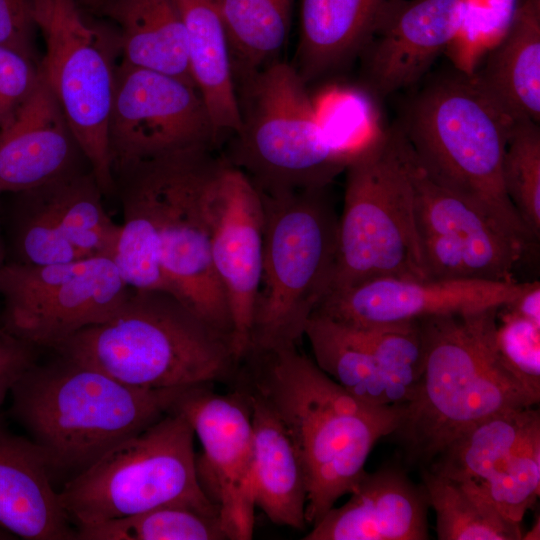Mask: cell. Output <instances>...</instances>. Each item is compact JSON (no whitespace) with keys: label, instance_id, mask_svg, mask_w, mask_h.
Listing matches in <instances>:
<instances>
[{"label":"cell","instance_id":"6da1fadb","mask_svg":"<svg viewBox=\"0 0 540 540\" xmlns=\"http://www.w3.org/2000/svg\"><path fill=\"white\" fill-rule=\"evenodd\" d=\"M249 389L278 417L305 469L307 524L317 523L364 475L369 454L398 427L402 406L363 402L288 345L248 354Z\"/></svg>","mask_w":540,"mask_h":540},{"label":"cell","instance_id":"7a4b0ae2","mask_svg":"<svg viewBox=\"0 0 540 540\" xmlns=\"http://www.w3.org/2000/svg\"><path fill=\"white\" fill-rule=\"evenodd\" d=\"M500 309L418 320L423 369L392 433L408 465L425 468L479 422L539 404L540 395L523 383L499 350Z\"/></svg>","mask_w":540,"mask_h":540},{"label":"cell","instance_id":"3957f363","mask_svg":"<svg viewBox=\"0 0 540 540\" xmlns=\"http://www.w3.org/2000/svg\"><path fill=\"white\" fill-rule=\"evenodd\" d=\"M53 349L123 384L149 390L211 385L240 366L228 337L159 290L132 289L109 319Z\"/></svg>","mask_w":540,"mask_h":540},{"label":"cell","instance_id":"277c9868","mask_svg":"<svg viewBox=\"0 0 540 540\" xmlns=\"http://www.w3.org/2000/svg\"><path fill=\"white\" fill-rule=\"evenodd\" d=\"M514 120L459 70L426 84L398 125L416 160L439 185L468 200L529 249L538 239L524 224L502 182Z\"/></svg>","mask_w":540,"mask_h":540},{"label":"cell","instance_id":"5b68a950","mask_svg":"<svg viewBox=\"0 0 540 540\" xmlns=\"http://www.w3.org/2000/svg\"><path fill=\"white\" fill-rule=\"evenodd\" d=\"M180 390L128 386L60 356L36 363L15 382L10 410L52 472L77 474L171 412Z\"/></svg>","mask_w":540,"mask_h":540},{"label":"cell","instance_id":"8992f818","mask_svg":"<svg viewBox=\"0 0 540 540\" xmlns=\"http://www.w3.org/2000/svg\"><path fill=\"white\" fill-rule=\"evenodd\" d=\"M238 81L240 126L224 159L261 194L328 188L345 172L349 160L323 133L293 65L276 60Z\"/></svg>","mask_w":540,"mask_h":540},{"label":"cell","instance_id":"52a82bcc","mask_svg":"<svg viewBox=\"0 0 540 540\" xmlns=\"http://www.w3.org/2000/svg\"><path fill=\"white\" fill-rule=\"evenodd\" d=\"M345 174L337 258L328 294L375 279H426L398 125L383 128L350 161Z\"/></svg>","mask_w":540,"mask_h":540},{"label":"cell","instance_id":"ba28073f","mask_svg":"<svg viewBox=\"0 0 540 540\" xmlns=\"http://www.w3.org/2000/svg\"><path fill=\"white\" fill-rule=\"evenodd\" d=\"M326 190L260 193L263 265L248 354L298 345L309 318L329 292L339 216Z\"/></svg>","mask_w":540,"mask_h":540},{"label":"cell","instance_id":"9c48e42d","mask_svg":"<svg viewBox=\"0 0 540 540\" xmlns=\"http://www.w3.org/2000/svg\"><path fill=\"white\" fill-rule=\"evenodd\" d=\"M194 436L186 417L172 410L114 446L59 491L71 522L77 527L171 504L219 516L198 481Z\"/></svg>","mask_w":540,"mask_h":540},{"label":"cell","instance_id":"30bf717a","mask_svg":"<svg viewBox=\"0 0 540 540\" xmlns=\"http://www.w3.org/2000/svg\"><path fill=\"white\" fill-rule=\"evenodd\" d=\"M45 44L42 78L59 103L102 193L115 190L108 120L119 50L117 36L90 24L76 0H32Z\"/></svg>","mask_w":540,"mask_h":540},{"label":"cell","instance_id":"8fae6325","mask_svg":"<svg viewBox=\"0 0 540 540\" xmlns=\"http://www.w3.org/2000/svg\"><path fill=\"white\" fill-rule=\"evenodd\" d=\"M196 147L142 162L155 199L162 269L173 294L231 340L227 299L216 276L206 210L209 187L225 164Z\"/></svg>","mask_w":540,"mask_h":540},{"label":"cell","instance_id":"7c38bea8","mask_svg":"<svg viewBox=\"0 0 540 540\" xmlns=\"http://www.w3.org/2000/svg\"><path fill=\"white\" fill-rule=\"evenodd\" d=\"M131 290L107 256L44 265L7 261L0 269L1 325L36 347L53 349L109 319Z\"/></svg>","mask_w":540,"mask_h":540},{"label":"cell","instance_id":"4fadbf2b","mask_svg":"<svg viewBox=\"0 0 540 540\" xmlns=\"http://www.w3.org/2000/svg\"><path fill=\"white\" fill-rule=\"evenodd\" d=\"M218 142L194 85L124 61L117 66L108 120L114 175L174 152L215 148Z\"/></svg>","mask_w":540,"mask_h":540},{"label":"cell","instance_id":"5bb4252c","mask_svg":"<svg viewBox=\"0 0 540 540\" xmlns=\"http://www.w3.org/2000/svg\"><path fill=\"white\" fill-rule=\"evenodd\" d=\"M404 144L426 279L516 281L515 269L530 249L436 183L405 138Z\"/></svg>","mask_w":540,"mask_h":540},{"label":"cell","instance_id":"9a60e30c","mask_svg":"<svg viewBox=\"0 0 540 540\" xmlns=\"http://www.w3.org/2000/svg\"><path fill=\"white\" fill-rule=\"evenodd\" d=\"M16 195L8 262L44 265L111 258L120 225L106 212L104 194L91 171L77 170Z\"/></svg>","mask_w":540,"mask_h":540},{"label":"cell","instance_id":"2e32d148","mask_svg":"<svg viewBox=\"0 0 540 540\" xmlns=\"http://www.w3.org/2000/svg\"><path fill=\"white\" fill-rule=\"evenodd\" d=\"M316 365L355 398L403 406L424 363L418 320L352 326L313 313L304 331Z\"/></svg>","mask_w":540,"mask_h":540},{"label":"cell","instance_id":"e0dca14e","mask_svg":"<svg viewBox=\"0 0 540 540\" xmlns=\"http://www.w3.org/2000/svg\"><path fill=\"white\" fill-rule=\"evenodd\" d=\"M172 410L186 417L201 443L202 452L196 455L198 481L217 506L227 539H252L253 430L245 393L218 394L211 385L184 388Z\"/></svg>","mask_w":540,"mask_h":540},{"label":"cell","instance_id":"ac0fdd59","mask_svg":"<svg viewBox=\"0 0 540 540\" xmlns=\"http://www.w3.org/2000/svg\"><path fill=\"white\" fill-rule=\"evenodd\" d=\"M206 210L212 264L227 299L232 347L240 363L250 348L262 277L263 200L249 178L226 161L209 187Z\"/></svg>","mask_w":540,"mask_h":540},{"label":"cell","instance_id":"d6986e66","mask_svg":"<svg viewBox=\"0 0 540 540\" xmlns=\"http://www.w3.org/2000/svg\"><path fill=\"white\" fill-rule=\"evenodd\" d=\"M538 281L382 278L328 294L313 313L366 326L477 312L509 305Z\"/></svg>","mask_w":540,"mask_h":540},{"label":"cell","instance_id":"ffe728a7","mask_svg":"<svg viewBox=\"0 0 540 540\" xmlns=\"http://www.w3.org/2000/svg\"><path fill=\"white\" fill-rule=\"evenodd\" d=\"M465 0H385L359 54L365 86L383 98L420 81L456 39Z\"/></svg>","mask_w":540,"mask_h":540},{"label":"cell","instance_id":"44dd1931","mask_svg":"<svg viewBox=\"0 0 540 540\" xmlns=\"http://www.w3.org/2000/svg\"><path fill=\"white\" fill-rule=\"evenodd\" d=\"M345 504L333 506L304 540H426L429 503L421 484L386 466L365 472Z\"/></svg>","mask_w":540,"mask_h":540},{"label":"cell","instance_id":"7402d4cb","mask_svg":"<svg viewBox=\"0 0 540 540\" xmlns=\"http://www.w3.org/2000/svg\"><path fill=\"white\" fill-rule=\"evenodd\" d=\"M79 155L67 119L40 73L29 98L0 128V195L24 192L79 170Z\"/></svg>","mask_w":540,"mask_h":540},{"label":"cell","instance_id":"603a6c76","mask_svg":"<svg viewBox=\"0 0 540 540\" xmlns=\"http://www.w3.org/2000/svg\"><path fill=\"white\" fill-rule=\"evenodd\" d=\"M71 523L42 450L0 415V529L26 540H73Z\"/></svg>","mask_w":540,"mask_h":540},{"label":"cell","instance_id":"cb8c5ba5","mask_svg":"<svg viewBox=\"0 0 540 540\" xmlns=\"http://www.w3.org/2000/svg\"><path fill=\"white\" fill-rule=\"evenodd\" d=\"M255 506L277 525L306 528L307 478L297 449L269 406L250 389Z\"/></svg>","mask_w":540,"mask_h":540},{"label":"cell","instance_id":"d4e9b609","mask_svg":"<svg viewBox=\"0 0 540 540\" xmlns=\"http://www.w3.org/2000/svg\"><path fill=\"white\" fill-rule=\"evenodd\" d=\"M479 70L482 89L513 120L540 122V0L516 7L503 37Z\"/></svg>","mask_w":540,"mask_h":540},{"label":"cell","instance_id":"484cf974","mask_svg":"<svg viewBox=\"0 0 540 540\" xmlns=\"http://www.w3.org/2000/svg\"><path fill=\"white\" fill-rule=\"evenodd\" d=\"M385 0H301L294 66L308 84L359 57Z\"/></svg>","mask_w":540,"mask_h":540},{"label":"cell","instance_id":"4316f807","mask_svg":"<svg viewBox=\"0 0 540 540\" xmlns=\"http://www.w3.org/2000/svg\"><path fill=\"white\" fill-rule=\"evenodd\" d=\"M102 9L118 27L122 61L196 87L178 0H108Z\"/></svg>","mask_w":540,"mask_h":540},{"label":"cell","instance_id":"83f0119b","mask_svg":"<svg viewBox=\"0 0 540 540\" xmlns=\"http://www.w3.org/2000/svg\"><path fill=\"white\" fill-rule=\"evenodd\" d=\"M194 83L219 141L240 126L236 84L218 0H178Z\"/></svg>","mask_w":540,"mask_h":540},{"label":"cell","instance_id":"f1b7e54d","mask_svg":"<svg viewBox=\"0 0 540 540\" xmlns=\"http://www.w3.org/2000/svg\"><path fill=\"white\" fill-rule=\"evenodd\" d=\"M537 428L540 412L536 407L493 415L454 439L425 468L475 493L506 469Z\"/></svg>","mask_w":540,"mask_h":540},{"label":"cell","instance_id":"f546056e","mask_svg":"<svg viewBox=\"0 0 540 540\" xmlns=\"http://www.w3.org/2000/svg\"><path fill=\"white\" fill-rule=\"evenodd\" d=\"M119 175L126 178L121 197L123 223L111 259L132 289L174 296L161 265L159 225L148 173L140 163Z\"/></svg>","mask_w":540,"mask_h":540},{"label":"cell","instance_id":"4dcf8cb0","mask_svg":"<svg viewBox=\"0 0 540 540\" xmlns=\"http://www.w3.org/2000/svg\"><path fill=\"white\" fill-rule=\"evenodd\" d=\"M294 0H218L235 82L276 61Z\"/></svg>","mask_w":540,"mask_h":540},{"label":"cell","instance_id":"1f68e13d","mask_svg":"<svg viewBox=\"0 0 540 540\" xmlns=\"http://www.w3.org/2000/svg\"><path fill=\"white\" fill-rule=\"evenodd\" d=\"M421 485L436 515L439 540H522L521 524L461 485L421 468Z\"/></svg>","mask_w":540,"mask_h":540},{"label":"cell","instance_id":"d6a6232c","mask_svg":"<svg viewBox=\"0 0 540 540\" xmlns=\"http://www.w3.org/2000/svg\"><path fill=\"white\" fill-rule=\"evenodd\" d=\"M226 539L218 515L175 504L76 528V540Z\"/></svg>","mask_w":540,"mask_h":540},{"label":"cell","instance_id":"836d02e7","mask_svg":"<svg viewBox=\"0 0 540 540\" xmlns=\"http://www.w3.org/2000/svg\"><path fill=\"white\" fill-rule=\"evenodd\" d=\"M505 192L524 224L540 238V128L529 119L514 120L502 161Z\"/></svg>","mask_w":540,"mask_h":540},{"label":"cell","instance_id":"e575fe53","mask_svg":"<svg viewBox=\"0 0 540 540\" xmlns=\"http://www.w3.org/2000/svg\"><path fill=\"white\" fill-rule=\"evenodd\" d=\"M313 102L323 133L349 163L383 130L366 92L334 86L313 98Z\"/></svg>","mask_w":540,"mask_h":540},{"label":"cell","instance_id":"d590c367","mask_svg":"<svg viewBox=\"0 0 540 540\" xmlns=\"http://www.w3.org/2000/svg\"><path fill=\"white\" fill-rule=\"evenodd\" d=\"M540 490V428L524 441L512 461L477 492L507 519L521 524ZM472 493V492H471Z\"/></svg>","mask_w":540,"mask_h":540},{"label":"cell","instance_id":"8d00e7d4","mask_svg":"<svg viewBox=\"0 0 540 540\" xmlns=\"http://www.w3.org/2000/svg\"><path fill=\"white\" fill-rule=\"evenodd\" d=\"M497 327V343L505 361L534 393L540 395V323L510 305Z\"/></svg>","mask_w":540,"mask_h":540},{"label":"cell","instance_id":"74e56055","mask_svg":"<svg viewBox=\"0 0 540 540\" xmlns=\"http://www.w3.org/2000/svg\"><path fill=\"white\" fill-rule=\"evenodd\" d=\"M515 9V0H465L462 26L452 44L471 49L489 44L490 50L505 34Z\"/></svg>","mask_w":540,"mask_h":540},{"label":"cell","instance_id":"f35d334b","mask_svg":"<svg viewBox=\"0 0 540 540\" xmlns=\"http://www.w3.org/2000/svg\"><path fill=\"white\" fill-rule=\"evenodd\" d=\"M40 79L33 56L0 45V128L29 98Z\"/></svg>","mask_w":540,"mask_h":540},{"label":"cell","instance_id":"ab89813d","mask_svg":"<svg viewBox=\"0 0 540 540\" xmlns=\"http://www.w3.org/2000/svg\"><path fill=\"white\" fill-rule=\"evenodd\" d=\"M37 348L0 325V407L15 382L37 363Z\"/></svg>","mask_w":540,"mask_h":540},{"label":"cell","instance_id":"60d3db41","mask_svg":"<svg viewBox=\"0 0 540 540\" xmlns=\"http://www.w3.org/2000/svg\"><path fill=\"white\" fill-rule=\"evenodd\" d=\"M32 0H0V45L32 56Z\"/></svg>","mask_w":540,"mask_h":540},{"label":"cell","instance_id":"b9f144b4","mask_svg":"<svg viewBox=\"0 0 540 540\" xmlns=\"http://www.w3.org/2000/svg\"><path fill=\"white\" fill-rule=\"evenodd\" d=\"M523 540H539L540 539V520L537 518V521L533 524L532 528L522 536Z\"/></svg>","mask_w":540,"mask_h":540},{"label":"cell","instance_id":"7bdbcfd3","mask_svg":"<svg viewBox=\"0 0 540 540\" xmlns=\"http://www.w3.org/2000/svg\"><path fill=\"white\" fill-rule=\"evenodd\" d=\"M6 261H7V249H6V243L3 236L1 215H0V269L4 266Z\"/></svg>","mask_w":540,"mask_h":540},{"label":"cell","instance_id":"ee69618b","mask_svg":"<svg viewBox=\"0 0 540 540\" xmlns=\"http://www.w3.org/2000/svg\"><path fill=\"white\" fill-rule=\"evenodd\" d=\"M83 3L95 7V8H102V6L108 1V0H81Z\"/></svg>","mask_w":540,"mask_h":540},{"label":"cell","instance_id":"f6af8a7d","mask_svg":"<svg viewBox=\"0 0 540 540\" xmlns=\"http://www.w3.org/2000/svg\"><path fill=\"white\" fill-rule=\"evenodd\" d=\"M6 539H15L13 536L8 534L7 532L0 529V540H6Z\"/></svg>","mask_w":540,"mask_h":540}]
</instances>
